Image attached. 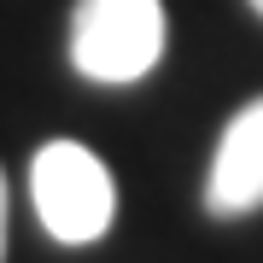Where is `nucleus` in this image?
I'll return each instance as SVG.
<instances>
[{
	"label": "nucleus",
	"mask_w": 263,
	"mask_h": 263,
	"mask_svg": "<svg viewBox=\"0 0 263 263\" xmlns=\"http://www.w3.org/2000/svg\"><path fill=\"white\" fill-rule=\"evenodd\" d=\"M29 199H35L41 228L59 246H94L111 234L117 216V181L100 152L82 141H47L29 164Z\"/></svg>",
	"instance_id": "obj_1"
},
{
	"label": "nucleus",
	"mask_w": 263,
	"mask_h": 263,
	"mask_svg": "<svg viewBox=\"0 0 263 263\" xmlns=\"http://www.w3.org/2000/svg\"><path fill=\"white\" fill-rule=\"evenodd\" d=\"M164 59V0H76L70 65L88 82L123 88Z\"/></svg>",
	"instance_id": "obj_2"
},
{
	"label": "nucleus",
	"mask_w": 263,
	"mask_h": 263,
	"mask_svg": "<svg viewBox=\"0 0 263 263\" xmlns=\"http://www.w3.org/2000/svg\"><path fill=\"white\" fill-rule=\"evenodd\" d=\"M205 211L222 222L263 211V94L222 123V141L205 170Z\"/></svg>",
	"instance_id": "obj_3"
},
{
	"label": "nucleus",
	"mask_w": 263,
	"mask_h": 263,
	"mask_svg": "<svg viewBox=\"0 0 263 263\" xmlns=\"http://www.w3.org/2000/svg\"><path fill=\"white\" fill-rule=\"evenodd\" d=\"M0 257H6V176H0Z\"/></svg>",
	"instance_id": "obj_4"
},
{
	"label": "nucleus",
	"mask_w": 263,
	"mask_h": 263,
	"mask_svg": "<svg viewBox=\"0 0 263 263\" xmlns=\"http://www.w3.org/2000/svg\"><path fill=\"white\" fill-rule=\"evenodd\" d=\"M246 6H252V12H257V18H263V0H246Z\"/></svg>",
	"instance_id": "obj_5"
}]
</instances>
